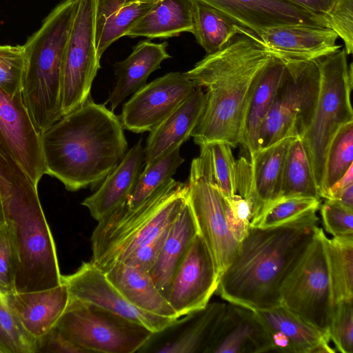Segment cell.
<instances>
[{"mask_svg": "<svg viewBox=\"0 0 353 353\" xmlns=\"http://www.w3.org/2000/svg\"><path fill=\"white\" fill-rule=\"evenodd\" d=\"M285 68L284 61L272 56L253 81L245 110L239 141L250 157L259 150L260 129L270 111Z\"/></svg>", "mask_w": 353, "mask_h": 353, "instance_id": "cb8c5ba5", "label": "cell"}, {"mask_svg": "<svg viewBox=\"0 0 353 353\" xmlns=\"http://www.w3.org/2000/svg\"><path fill=\"white\" fill-rule=\"evenodd\" d=\"M0 353H3V351L0 349Z\"/></svg>", "mask_w": 353, "mask_h": 353, "instance_id": "db71d44e", "label": "cell"}, {"mask_svg": "<svg viewBox=\"0 0 353 353\" xmlns=\"http://www.w3.org/2000/svg\"><path fill=\"white\" fill-rule=\"evenodd\" d=\"M353 121L343 125L332 139L326 157L323 192L341 179L353 165Z\"/></svg>", "mask_w": 353, "mask_h": 353, "instance_id": "d590c367", "label": "cell"}, {"mask_svg": "<svg viewBox=\"0 0 353 353\" xmlns=\"http://www.w3.org/2000/svg\"><path fill=\"white\" fill-rule=\"evenodd\" d=\"M285 68L259 136V150L288 137L302 138L315 110L320 83L316 60L285 61Z\"/></svg>", "mask_w": 353, "mask_h": 353, "instance_id": "30bf717a", "label": "cell"}, {"mask_svg": "<svg viewBox=\"0 0 353 353\" xmlns=\"http://www.w3.org/2000/svg\"><path fill=\"white\" fill-rule=\"evenodd\" d=\"M5 223H6V221H5L3 208V203H2L1 195V191H0V228L1 226H3Z\"/></svg>", "mask_w": 353, "mask_h": 353, "instance_id": "f5cc1de1", "label": "cell"}, {"mask_svg": "<svg viewBox=\"0 0 353 353\" xmlns=\"http://www.w3.org/2000/svg\"><path fill=\"white\" fill-rule=\"evenodd\" d=\"M170 228L137 249L122 263L149 272L157 259Z\"/></svg>", "mask_w": 353, "mask_h": 353, "instance_id": "bcb514c9", "label": "cell"}, {"mask_svg": "<svg viewBox=\"0 0 353 353\" xmlns=\"http://www.w3.org/2000/svg\"><path fill=\"white\" fill-rule=\"evenodd\" d=\"M345 48L316 59L320 73L318 99L312 120L301 139L321 196L330 145L339 130L353 121L351 105L352 63Z\"/></svg>", "mask_w": 353, "mask_h": 353, "instance_id": "52a82bcc", "label": "cell"}, {"mask_svg": "<svg viewBox=\"0 0 353 353\" xmlns=\"http://www.w3.org/2000/svg\"><path fill=\"white\" fill-rule=\"evenodd\" d=\"M97 0H77L76 12L65 48L62 67L63 116L90 97L92 82L100 68L96 46Z\"/></svg>", "mask_w": 353, "mask_h": 353, "instance_id": "7c38bea8", "label": "cell"}, {"mask_svg": "<svg viewBox=\"0 0 353 353\" xmlns=\"http://www.w3.org/2000/svg\"><path fill=\"white\" fill-rule=\"evenodd\" d=\"M207 100L205 90L200 86L150 131L145 151L148 167L181 147L196 126Z\"/></svg>", "mask_w": 353, "mask_h": 353, "instance_id": "ffe728a7", "label": "cell"}, {"mask_svg": "<svg viewBox=\"0 0 353 353\" xmlns=\"http://www.w3.org/2000/svg\"><path fill=\"white\" fill-rule=\"evenodd\" d=\"M272 352L269 334L254 311L234 303H226L206 353Z\"/></svg>", "mask_w": 353, "mask_h": 353, "instance_id": "d6986e66", "label": "cell"}, {"mask_svg": "<svg viewBox=\"0 0 353 353\" xmlns=\"http://www.w3.org/2000/svg\"><path fill=\"white\" fill-rule=\"evenodd\" d=\"M285 197L321 199L306 151L299 137L291 142L284 163L280 198Z\"/></svg>", "mask_w": 353, "mask_h": 353, "instance_id": "d6a6232c", "label": "cell"}, {"mask_svg": "<svg viewBox=\"0 0 353 353\" xmlns=\"http://www.w3.org/2000/svg\"><path fill=\"white\" fill-rule=\"evenodd\" d=\"M272 56L256 33L239 26L221 50L185 72L207 94L203 112L191 134L195 143L221 141L232 148L239 144L253 81Z\"/></svg>", "mask_w": 353, "mask_h": 353, "instance_id": "6da1fadb", "label": "cell"}, {"mask_svg": "<svg viewBox=\"0 0 353 353\" xmlns=\"http://www.w3.org/2000/svg\"><path fill=\"white\" fill-rule=\"evenodd\" d=\"M219 281L212 256L198 234L173 275L166 299L181 318L205 307Z\"/></svg>", "mask_w": 353, "mask_h": 353, "instance_id": "9a60e30c", "label": "cell"}, {"mask_svg": "<svg viewBox=\"0 0 353 353\" xmlns=\"http://www.w3.org/2000/svg\"><path fill=\"white\" fill-rule=\"evenodd\" d=\"M128 0H97L95 37L101 33L105 22L112 14Z\"/></svg>", "mask_w": 353, "mask_h": 353, "instance_id": "c3c4849f", "label": "cell"}, {"mask_svg": "<svg viewBox=\"0 0 353 353\" xmlns=\"http://www.w3.org/2000/svg\"><path fill=\"white\" fill-rule=\"evenodd\" d=\"M105 274L125 299L137 308L161 316L180 318L158 290L149 272L117 262Z\"/></svg>", "mask_w": 353, "mask_h": 353, "instance_id": "4316f807", "label": "cell"}, {"mask_svg": "<svg viewBox=\"0 0 353 353\" xmlns=\"http://www.w3.org/2000/svg\"><path fill=\"white\" fill-rule=\"evenodd\" d=\"M77 6V0L60 2L23 45L21 94L40 134L63 117V60Z\"/></svg>", "mask_w": 353, "mask_h": 353, "instance_id": "5b68a950", "label": "cell"}, {"mask_svg": "<svg viewBox=\"0 0 353 353\" xmlns=\"http://www.w3.org/2000/svg\"><path fill=\"white\" fill-rule=\"evenodd\" d=\"M192 160L188 185V201L197 226L214 261L219 278L235 258L240 243L227 223L224 197L212 174L205 145Z\"/></svg>", "mask_w": 353, "mask_h": 353, "instance_id": "8fae6325", "label": "cell"}, {"mask_svg": "<svg viewBox=\"0 0 353 353\" xmlns=\"http://www.w3.org/2000/svg\"><path fill=\"white\" fill-rule=\"evenodd\" d=\"M255 33L282 26L330 28L325 16L287 0H199Z\"/></svg>", "mask_w": 353, "mask_h": 353, "instance_id": "e0dca14e", "label": "cell"}, {"mask_svg": "<svg viewBox=\"0 0 353 353\" xmlns=\"http://www.w3.org/2000/svg\"><path fill=\"white\" fill-rule=\"evenodd\" d=\"M225 307L223 302L208 303L203 309L183 316L182 332L154 352L206 353Z\"/></svg>", "mask_w": 353, "mask_h": 353, "instance_id": "f546056e", "label": "cell"}, {"mask_svg": "<svg viewBox=\"0 0 353 353\" xmlns=\"http://www.w3.org/2000/svg\"><path fill=\"white\" fill-rule=\"evenodd\" d=\"M205 145L213 179L223 196L231 197L236 192V161L232 147L221 141Z\"/></svg>", "mask_w": 353, "mask_h": 353, "instance_id": "74e56055", "label": "cell"}, {"mask_svg": "<svg viewBox=\"0 0 353 353\" xmlns=\"http://www.w3.org/2000/svg\"><path fill=\"white\" fill-rule=\"evenodd\" d=\"M185 72H172L145 84L123 105L119 117L123 128L150 131L197 87Z\"/></svg>", "mask_w": 353, "mask_h": 353, "instance_id": "4fadbf2b", "label": "cell"}, {"mask_svg": "<svg viewBox=\"0 0 353 353\" xmlns=\"http://www.w3.org/2000/svg\"><path fill=\"white\" fill-rule=\"evenodd\" d=\"M166 41L157 43L148 40L139 41L132 53L114 65L117 80L106 103L115 108L130 94L146 84L150 74L161 68L163 61L170 58Z\"/></svg>", "mask_w": 353, "mask_h": 353, "instance_id": "d4e9b609", "label": "cell"}, {"mask_svg": "<svg viewBox=\"0 0 353 353\" xmlns=\"http://www.w3.org/2000/svg\"><path fill=\"white\" fill-rule=\"evenodd\" d=\"M325 237L323 229L318 227L306 250L285 277L280 296L283 306L330 340L334 303Z\"/></svg>", "mask_w": 353, "mask_h": 353, "instance_id": "ba28073f", "label": "cell"}, {"mask_svg": "<svg viewBox=\"0 0 353 353\" xmlns=\"http://www.w3.org/2000/svg\"><path fill=\"white\" fill-rule=\"evenodd\" d=\"M40 136L21 92L12 94L0 88V144L37 186L46 174Z\"/></svg>", "mask_w": 353, "mask_h": 353, "instance_id": "2e32d148", "label": "cell"}, {"mask_svg": "<svg viewBox=\"0 0 353 353\" xmlns=\"http://www.w3.org/2000/svg\"><path fill=\"white\" fill-rule=\"evenodd\" d=\"M54 326L88 353L139 352L154 335L141 323L71 297Z\"/></svg>", "mask_w": 353, "mask_h": 353, "instance_id": "9c48e42d", "label": "cell"}, {"mask_svg": "<svg viewBox=\"0 0 353 353\" xmlns=\"http://www.w3.org/2000/svg\"><path fill=\"white\" fill-rule=\"evenodd\" d=\"M70 297L96 305L141 323L154 334L164 332L180 319L142 311L129 303L109 281L105 272L92 262H83L73 273L61 276Z\"/></svg>", "mask_w": 353, "mask_h": 353, "instance_id": "5bb4252c", "label": "cell"}, {"mask_svg": "<svg viewBox=\"0 0 353 353\" xmlns=\"http://www.w3.org/2000/svg\"><path fill=\"white\" fill-rule=\"evenodd\" d=\"M0 327L11 342L14 353H36V339L26 330L1 293Z\"/></svg>", "mask_w": 353, "mask_h": 353, "instance_id": "60d3db41", "label": "cell"}, {"mask_svg": "<svg viewBox=\"0 0 353 353\" xmlns=\"http://www.w3.org/2000/svg\"><path fill=\"white\" fill-rule=\"evenodd\" d=\"M35 185L0 144V191L15 257V292L62 284L56 246Z\"/></svg>", "mask_w": 353, "mask_h": 353, "instance_id": "277c9868", "label": "cell"}, {"mask_svg": "<svg viewBox=\"0 0 353 353\" xmlns=\"http://www.w3.org/2000/svg\"><path fill=\"white\" fill-rule=\"evenodd\" d=\"M325 230L332 236H353V210L330 199L320 205Z\"/></svg>", "mask_w": 353, "mask_h": 353, "instance_id": "7bdbcfd3", "label": "cell"}, {"mask_svg": "<svg viewBox=\"0 0 353 353\" xmlns=\"http://www.w3.org/2000/svg\"><path fill=\"white\" fill-rule=\"evenodd\" d=\"M197 234V226L187 200L171 225L157 259L149 271L157 288L165 298L173 275Z\"/></svg>", "mask_w": 353, "mask_h": 353, "instance_id": "83f0119b", "label": "cell"}, {"mask_svg": "<svg viewBox=\"0 0 353 353\" xmlns=\"http://www.w3.org/2000/svg\"><path fill=\"white\" fill-rule=\"evenodd\" d=\"M15 257L10 234L5 223L0 228V293L15 292Z\"/></svg>", "mask_w": 353, "mask_h": 353, "instance_id": "f6af8a7d", "label": "cell"}, {"mask_svg": "<svg viewBox=\"0 0 353 353\" xmlns=\"http://www.w3.org/2000/svg\"><path fill=\"white\" fill-rule=\"evenodd\" d=\"M193 32L207 54L221 50L241 26L223 13L199 0H192Z\"/></svg>", "mask_w": 353, "mask_h": 353, "instance_id": "4dcf8cb0", "label": "cell"}, {"mask_svg": "<svg viewBox=\"0 0 353 353\" xmlns=\"http://www.w3.org/2000/svg\"><path fill=\"white\" fill-rule=\"evenodd\" d=\"M330 28L343 39L347 55L353 52V0H336L326 14Z\"/></svg>", "mask_w": 353, "mask_h": 353, "instance_id": "ee69618b", "label": "cell"}, {"mask_svg": "<svg viewBox=\"0 0 353 353\" xmlns=\"http://www.w3.org/2000/svg\"><path fill=\"white\" fill-rule=\"evenodd\" d=\"M185 32H193L192 0H163L158 1L125 36L168 39Z\"/></svg>", "mask_w": 353, "mask_h": 353, "instance_id": "f1b7e54d", "label": "cell"}, {"mask_svg": "<svg viewBox=\"0 0 353 353\" xmlns=\"http://www.w3.org/2000/svg\"><path fill=\"white\" fill-rule=\"evenodd\" d=\"M37 352L88 353L65 337L55 326L36 339Z\"/></svg>", "mask_w": 353, "mask_h": 353, "instance_id": "7dc6e473", "label": "cell"}, {"mask_svg": "<svg viewBox=\"0 0 353 353\" xmlns=\"http://www.w3.org/2000/svg\"><path fill=\"white\" fill-rule=\"evenodd\" d=\"M24 68L23 46L0 45V88L10 94L21 92Z\"/></svg>", "mask_w": 353, "mask_h": 353, "instance_id": "ab89813d", "label": "cell"}, {"mask_svg": "<svg viewBox=\"0 0 353 353\" xmlns=\"http://www.w3.org/2000/svg\"><path fill=\"white\" fill-rule=\"evenodd\" d=\"M157 1H163V0H157Z\"/></svg>", "mask_w": 353, "mask_h": 353, "instance_id": "11a10c76", "label": "cell"}, {"mask_svg": "<svg viewBox=\"0 0 353 353\" xmlns=\"http://www.w3.org/2000/svg\"><path fill=\"white\" fill-rule=\"evenodd\" d=\"M6 303L35 339L48 332L57 323L70 300L67 287L3 294Z\"/></svg>", "mask_w": 353, "mask_h": 353, "instance_id": "7402d4cb", "label": "cell"}, {"mask_svg": "<svg viewBox=\"0 0 353 353\" xmlns=\"http://www.w3.org/2000/svg\"><path fill=\"white\" fill-rule=\"evenodd\" d=\"M270 337L274 352L285 353L335 352L330 340L317 329L294 315L282 305L254 310Z\"/></svg>", "mask_w": 353, "mask_h": 353, "instance_id": "44dd1931", "label": "cell"}, {"mask_svg": "<svg viewBox=\"0 0 353 353\" xmlns=\"http://www.w3.org/2000/svg\"><path fill=\"white\" fill-rule=\"evenodd\" d=\"M123 129L113 111L90 97L41 133L46 174L69 191L94 188L125 157Z\"/></svg>", "mask_w": 353, "mask_h": 353, "instance_id": "7a4b0ae2", "label": "cell"}, {"mask_svg": "<svg viewBox=\"0 0 353 353\" xmlns=\"http://www.w3.org/2000/svg\"><path fill=\"white\" fill-rule=\"evenodd\" d=\"M179 150L180 148H176L144 168L125 202L128 208L133 209L142 204L157 189L172 178L178 168L184 161Z\"/></svg>", "mask_w": 353, "mask_h": 353, "instance_id": "836d02e7", "label": "cell"}, {"mask_svg": "<svg viewBox=\"0 0 353 353\" xmlns=\"http://www.w3.org/2000/svg\"><path fill=\"white\" fill-rule=\"evenodd\" d=\"M303 7L311 12L325 16L336 0H287Z\"/></svg>", "mask_w": 353, "mask_h": 353, "instance_id": "681fc988", "label": "cell"}, {"mask_svg": "<svg viewBox=\"0 0 353 353\" xmlns=\"http://www.w3.org/2000/svg\"><path fill=\"white\" fill-rule=\"evenodd\" d=\"M157 0H128L115 11L105 22L96 38L98 54L101 57L105 50L115 41L125 36L126 32L141 19Z\"/></svg>", "mask_w": 353, "mask_h": 353, "instance_id": "e575fe53", "label": "cell"}, {"mask_svg": "<svg viewBox=\"0 0 353 353\" xmlns=\"http://www.w3.org/2000/svg\"><path fill=\"white\" fill-rule=\"evenodd\" d=\"M188 200V185L170 179L138 207L125 203L99 219L90 262L104 272L169 228Z\"/></svg>", "mask_w": 353, "mask_h": 353, "instance_id": "8992f818", "label": "cell"}, {"mask_svg": "<svg viewBox=\"0 0 353 353\" xmlns=\"http://www.w3.org/2000/svg\"><path fill=\"white\" fill-rule=\"evenodd\" d=\"M330 339L336 351L353 353V299L341 300L334 304Z\"/></svg>", "mask_w": 353, "mask_h": 353, "instance_id": "f35d334b", "label": "cell"}, {"mask_svg": "<svg viewBox=\"0 0 353 353\" xmlns=\"http://www.w3.org/2000/svg\"><path fill=\"white\" fill-rule=\"evenodd\" d=\"M0 349L3 353H14L11 342L0 327Z\"/></svg>", "mask_w": 353, "mask_h": 353, "instance_id": "816d5d0a", "label": "cell"}, {"mask_svg": "<svg viewBox=\"0 0 353 353\" xmlns=\"http://www.w3.org/2000/svg\"><path fill=\"white\" fill-rule=\"evenodd\" d=\"M144 159L145 151L140 139L104 179L96 192L83 201L81 204L88 209L96 221L125 202L141 172Z\"/></svg>", "mask_w": 353, "mask_h": 353, "instance_id": "603a6c76", "label": "cell"}, {"mask_svg": "<svg viewBox=\"0 0 353 353\" xmlns=\"http://www.w3.org/2000/svg\"><path fill=\"white\" fill-rule=\"evenodd\" d=\"M318 221L312 212L276 227H250L220 276L216 294L253 310L281 305V285L311 242Z\"/></svg>", "mask_w": 353, "mask_h": 353, "instance_id": "3957f363", "label": "cell"}, {"mask_svg": "<svg viewBox=\"0 0 353 353\" xmlns=\"http://www.w3.org/2000/svg\"><path fill=\"white\" fill-rule=\"evenodd\" d=\"M294 137L259 150L250 157L254 206L252 221L280 198L285 161Z\"/></svg>", "mask_w": 353, "mask_h": 353, "instance_id": "484cf974", "label": "cell"}, {"mask_svg": "<svg viewBox=\"0 0 353 353\" xmlns=\"http://www.w3.org/2000/svg\"><path fill=\"white\" fill-rule=\"evenodd\" d=\"M353 165H352L346 173L339 179L326 192L325 199L335 200L338 195L346 188L353 185Z\"/></svg>", "mask_w": 353, "mask_h": 353, "instance_id": "f907efd6", "label": "cell"}, {"mask_svg": "<svg viewBox=\"0 0 353 353\" xmlns=\"http://www.w3.org/2000/svg\"><path fill=\"white\" fill-rule=\"evenodd\" d=\"M321 199L310 197L280 198L270 205L257 218L251 221V227L268 228L276 227L316 212Z\"/></svg>", "mask_w": 353, "mask_h": 353, "instance_id": "8d00e7d4", "label": "cell"}, {"mask_svg": "<svg viewBox=\"0 0 353 353\" xmlns=\"http://www.w3.org/2000/svg\"><path fill=\"white\" fill-rule=\"evenodd\" d=\"M325 246L334 304L353 299V236H326Z\"/></svg>", "mask_w": 353, "mask_h": 353, "instance_id": "1f68e13d", "label": "cell"}, {"mask_svg": "<svg viewBox=\"0 0 353 353\" xmlns=\"http://www.w3.org/2000/svg\"><path fill=\"white\" fill-rule=\"evenodd\" d=\"M224 201L228 228L234 239L240 243L248 235L251 227L252 204L238 194L229 198L224 197Z\"/></svg>", "mask_w": 353, "mask_h": 353, "instance_id": "b9f144b4", "label": "cell"}, {"mask_svg": "<svg viewBox=\"0 0 353 353\" xmlns=\"http://www.w3.org/2000/svg\"><path fill=\"white\" fill-rule=\"evenodd\" d=\"M273 57L284 61H310L341 48L330 28L302 25L274 27L256 33Z\"/></svg>", "mask_w": 353, "mask_h": 353, "instance_id": "ac0fdd59", "label": "cell"}]
</instances>
